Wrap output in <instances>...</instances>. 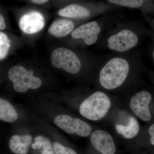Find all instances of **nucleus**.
<instances>
[{
  "label": "nucleus",
  "instance_id": "obj_7",
  "mask_svg": "<svg viewBox=\"0 0 154 154\" xmlns=\"http://www.w3.org/2000/svg\"><path fill=\"white\" fill-rule=\"evenodd\" d=\"M8 75L14 83V89L19 93H25L29 89H37L42 85L41 79L33 75V70L28 71L21 66L11 68Z\"/></svg>",
  "mask_w": 154,
  "mask_h": 154
},
{
  "label": "nucleus",
  "instance_id": "obj_19",
  "mask_svg": "<svg viewBox=\"0 0 154 154\" xmlns=\"http://www.w3.org/2000/svg\"><path fill=\"white\" fill-rule=\"evenodd\" d=\"M53 146L54 150L56 154H78L74 150L58 142L54 143Z\"/></svg>",
  "mask_w": 154,
  "mask_h": 154
},
{
  "label": "nucleus",
  "instance_id": "obj_21",
  "mask_svg": "<svg viewBox=\"0 0 154 154\" xmlns=\"http://www.w3.org/2000/svg\"><path fill=\"white\" fill-rule=\"evenodd\" d=\"M6 27L5 19L2 15L0 14V30L5 29Z\"/></svg>",
  "mask_w": 154,
  "mask_h": 154
},
{
  "label": "nucleus",
  "instance_id": "obj_12",
  "mask_svg": "<svg viewBox=\"0 0 154 154\" xmlns=\"http://www.w3.org/2000/svg\"><path fill=\"white\" fill-rule=\"evenodd\" d=\"M58 14L61 17L81 19H88L92 15L90 9L78 4H72L60 9Z\"/></svg>",
  "mask_w": 154,
  "mask_h": 154
},
{
  "label": "nucleus",
  "instance_id": "obj_18",
  "mask_svg": "<svg viewBox=\"0 0 154 154\" xmlns=\"http://www.w3.org/2000/svg\"><path fill=\"white\" fill-rule=\"evenodd\" d=\"M11 46L10 40L5 33L0 32V60L5 58Z\"/></svg>",
  "mask_w": 154,
  "mask_h": 154
},
{
  "label": "nucleus",
  "instance_id": "obj_17",
  "mask_svg": "<svg viewBox=\"0 0 154 154\" xmlns=\"http://www.w3.org/2000/svg\"><path fill=\"white\" fill-rule=\"evenodd\" d=\"M109 2L118 5L132 8H138L143 6V0H107Z\"/></svg>",
  "mask_w": 154,
  "mask_h": 154
},
{
  "label": "nucleus",
  "instance_id": "obj_3",
  "mask_svg": "<svg viewBox=\"0 0 154 154\" xmlns=\"http://www.w3.org/2000/svg\"><path fill=\"white\" fill-rule=\"evenodd\" d=\"M100 58L87 53L80 57L71 50L60 47L53 51L51 60L53 65L71 75L84 72L92 81L94 72Z\"/></svg>",
  "mask_w": 154,
  "mask_h": 154
},
{
  "label": "nucleus",
  "instance_id": "obj_9",
  "mask_svg": "<svg viewBox=\"0 0 154 154\" xmlns=\"http://www.w3.org/2000/svg\"><path fill=\"white\" fill-rule=\"evenodd\" d=\"M90 137L92 145L101 154H115V141L112 136L106 131L101 129L93 130Z\"/></svg>",
  "mask_w": 154,
  "mask_h": 154
},
{
  "label": "nucleus",
  "instance_id": "obj_2",
  "mask_svg": "<svg viewBox=\"0 0 154 154\" xmlns=\"http://www.w3.org/2000/svg\"><path fill=\"white\" fill-rule=\"evenodd\" d=\"M105 36L99 43L115 54L130 53L141 43L149 32L137 23H108Z\"/></svg>",
  "mask_w": 154,
  "mask_h": 154
},
{
  "label": "nucleus",
  "instance_id": "obj_16",
  "mask_svg": "<svg viewBox=\"0 0 154 154\" xmlns=\"http://www.w3.org/2000/svg\"><path fill=\"white\" fill-rule=\"evenodd\" d=\"M32 147L35 149H42L41 154H54L51 142L43 136H38L35 138V143Z\"/></svg>",
  "mask_w": 154,
  "mask_h": 154
},
{
  "label": "nucleus",
  "instance_id": "obj_5",
  "mask_svg": "<svg viewBox=\"0 0 154 154\" xmlns=\"http://www.w3.org/2000/svg\"><path fill=\"white\" fill-rule=\"evenodd\" d=\"M107 23L99 21L87 22L75 28L71 33V37L87 47L98 44L103 37Z\"/></svg>",
  "mask_w": 154,
  "mask_h": 154
},
{
  "label": "nucleus",
  "instance_id": "obj_14",
  "mask_svg": "<svg viewBox=\"0 0 154 154\" xmlns=\"http://www.w3.org/2000/svg\"><path fill=\"white\" fill-rule=\"evenodd\" d=\"M30 135H15L10 139L9 147L11 151L16 154H27L32 142Z\"/></svg>",
  "mask_w": 154,
  "mask_h": 154
},
{
  "label": "nucleus",
  "instance_id": "obj_8",
  "mask_svg": "<svg viewBox=\"0 0 154 154\" xmlns=\"http://www.w3.org/2000/svg\"><path fill=\"white\" fill-rule=\"evenodd\" d=\"M54 122L66 133L76 134L81 137H89L93 131V127L87 122L67 114L57 116L54 118Z\"/></svg>",
  "mask_w": 154,
  "mask_h": 154
},
{
  "label": "nucleus",
  "instance_id": "obj_10",
  "mask_svg": "<svg viewBox=\"0 0 154 154\" xmlns=\"http://www.w3.org/2000/svg\"><path fill=\"white\" fill-rule=\"evenodd\" d=\"M116 132L127 140H131L137 136L140 131V125L138 119L133 114L127 116L125 120L114 123Z\"/></svg>",
  "mask_w": 154,
  "mask_h": 154
},
{
  "label": "nucleus",
  "instance_id": "obj_13",
  "mask_svg": "<svg viewBox=\"0 0 154 154\" xmlns=\"http://www.w3.org/2000/svg\"><path fill=\"white\" fill-rule=\"evenodd\" d=\"M74 22L67 19H59L54 22L48 29L50 34L56 37L67 36L74 30Z\"/></svg>",
  "mask_w": 154,
  "mask_h": 154
},
{
  "label": "nucleus",
  "instance_id": "obj_11",
  "mask_svg": "<svg viewBox=\"0 0 154 154\" xmlns=\"http://www.w3.org/2000/svg\"><path fill=\"white\" fill-rule=\"evenodd\" d=\"M45 21L43 15L38 11H32L23 15L19 21V27L25 33H37L44 28Z\"/></svg>",
  "mask_w": 154,
  "mask_h": 154
},
{
  "label": "nucleus",
  "instance_id": "obj_6",
  "mask_svg": "<svg viewBox=\"0 0 154 154\" xmlns=\"http://www.w3.org/2000/svg\"><path fill=\"white\" fill-rule=\"evenodd\" d=\"M152 94L149 90H140L133 94L128 102L132 114L141 121L149 123L153 117Z\"/></svg>",
  "mask_w": 154,
  "mask_h": 154
},
{
  "label": "nucleus",
  "instance_id": "obj_22",
  "mask_svg": "<svg viewBox=\"0 0 154 154\" xmlns=\"http://www.w3.org/2000/svg\"><path fill=\"white\" fill-rule=\"evenodd\" d=\"M33 2L38 5H41L47 2L49 0H31Z\"/></svg>",
  "mask_w": 154,
  "mask_h": 154
},
{
  "label": "nucleus",
  "instance_id": "obj_4",
  "mask_svg": "<svg viewBox=\"0 0 154 154\" xmlns=\"http://www.w3.org/2000/svg\"><path fill=\"white\" fill-rule=\"evenodd\" d=\"M113 106V101L106 92L97 90L83 99L79 107L80 115L89 121H101L108 115Z\"/></svg>",
  "mask_w": 154,
  "mask_h": 154
},
{
  "label": "nucleus",
  "instance_id": "obj_15",
  "mask_svg": "<svg viewBox=\"0 0 154 154\" xmlns=\"http://www.w3.org/2000/svg\"><path fill=\"white\" fill-rule=\"evenodd\" d=\"M18 115L17 111L10 102L0 98V119L7 122L16 121Z\"/></svg>",
  "mask_w": 154,
  "mask_h": 154
},
{
  "label": "nucleus",
  "instance_id": "obj_1",
  "mask_svg": "<svg viewBox=\"0 0 154 154\" xmlns=\"http://www.w3.org/2000/svg\"><path fill=\"white\" fill-rule=\"evenodd\" d=\"M143 68L138 54H115L100 58L92 81L98 90L120 92L139 84Z\"/></svg>",
  "mask_w": 154,
  "mask_h": 154
},
{
  "label": "nucleus",
  "instance_id": "obj_20",
  "mask_svg": "<svg viewBox=\"0 0 154 154\" xmlns=\"http://www.w3.org/2000/svg\"><path fill=\"white\" fill-rule=\"evenodd\" d=\"M149 137L150 142L152 146L154 145V124L152 123L149 127L148 129Z\"/></svg>",
  "mask_w": 154,
  "mask_h": 154
}]
</instances>
